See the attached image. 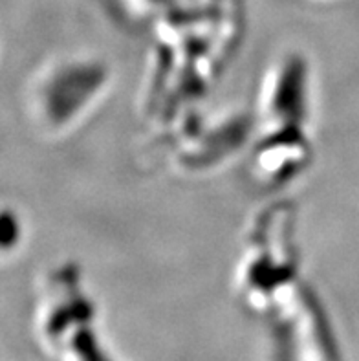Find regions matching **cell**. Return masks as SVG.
<instances>
[{
    "instance_id": "1",
    "label": "cell",
    "mask_w": 359,
    "mask_h": 361,
    "mask_svg": "<svg viewBox=\"0 0 359 361\" xmlns=\"http://www.w3.org/2000/svg\"><path fill=\"white\" fill-rule=\"evenodd\" d=\"M291 228V209L281 204L255 220L238 270V295L269 329L281 361H337L321 307L300 279Z\"/></svg>"
},
{
    "instance_id": "2",
    "label": "cell",
    "mask_w": 359,
    "mask_h": 361,
    "mask_svg": "<svg viewBox=\"0 0 359 361\" xmlns=\"http://www.w3.org/2000/svg\"><path fill=\"white\" fill-rule=\"evenodd\" d=\"M37 336L54 361H110L94 330V308L73 266L46 279L37 307Z\"/></svg>"
}]
</instances>
